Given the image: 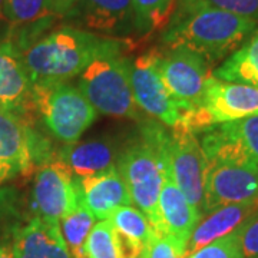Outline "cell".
I'll return each mask as SVG.
<instances>
[{"mask_svg":"<svg viewBox=\"0 0 258 258\" xmlns=\"http://www.w3.org/2000/svg\"><path fill=\"white\" fill-rule=\"evenodd\" d=\"M257 25L214 6L208 0H178L161 32V42L164 47H185L212 66L247 42Z\"/></svg>","mask_w":258,"mask_h":258,"instance_id":"6da1fadb","label":"cell"},{"mask_svg":"<svg viewBox=\"0 0 258 258\" xmlns=\"http://www.w3.org/2000/svg\"><path fill=\"white\" fill-rule=\"evenodd\" d=\"M126 42L63 25L30 43L22 50V57L32 83L68 82L93 60L122 55Z\"/></svg>","mask_w":258,"mask_h":258,"instance_id":"7a4b0ae2","label":"cell"},{"mask_svg":"<svg viewBox=\"0 0 258 258\" xmlns=\"http://www.w3.org/2000/svg\"><path fill=\"white\" fill-rule=\"evenodd\" d=\"M165 138L164 131L149 126L139 138L120 148L116 164L118 172L128 186L132 204L158 232H161L158 203L162 185Z\"/></svg>","mask_w":258,"mask_h":258,"instance_id":"3957f363","label":"cell"},{"mask_svg":"<svg viewBox=\"0 0 258 258\" xmlns=\"http://www.w3.org/2000/svg\"><path fill=\"white\" fill-rule=\"evenodd\" d=\"M78 88L95 111L112 118L138 119V105L131 83V60L108 56L93 60L79 75Z\"/></svg>","mask_w":258,"mask_h":258,"instance_id":"277c9868","label":"cell"},{"mask_svg":"<svg viewBox=\"0 0 258 258\" xmlns=\"http://www.w3.org/2000/svg\"><path fill=\"white\" fill-rule=\"evenodd\" d=\"M32 102L49 132L64 144L79 141L98 113L81 89L69 82L33 83Z\"/></svg>","mask_w":258,"mask_h":258,"instance_id":"5b68a950","label":"cell"},{"mask_svg":"<svg viewBox=\"0 0 258 258\" xmlns=\"http://www.w3.org/2000/svg\"><path fill=\"white\" fill-rule=\"evenodd\" d=\"M258 115V88L225 82L211 76L207 79L201 103L185 112L175 128L200 134L214 125Z\"/></svg>","mask_w":258,"mask_h":258,"instance_id":"8992f818","label":"cell"},{"mask_svg":"<svg viewBox=\"0 0 258 258\" xmlns=\"http://www.w3.org/2000/svg\"><path fill=\"white\" fill-rule=\"evenodd\" d=\"M210 68L201 56L185 47L159 49V74L181 115L200 106L211 76Z\"/></svg>","mask_w":258,"mask_h":258,"instance_id":"52a82bcc","label":"cell"},{"mask_svg":"<svg viewBox=\"0 0 258 258\" xmlns=\"http://www.w3.org/2000/svg\"><path fill=\"white\" fill-rule=\"evenodd\" d=\"M200 144L208 162L258 168V115L205 129Z\"/></svg>","mask_w":258,"mask_h":258,"instance_id":"ba28073f","label":"cell"},{"mask_svg":"<svg viewBox=\"0 0 258 258\" xmlns=\"http://www.w3.org/2000/svg\"><path fill=\"white\" fill-rule=\"evenodd\" d=\"M165 157L176 185L186 200L201 212L207 159L197 134L184 129H172L169 135L166 134Z\"/></svg>","mask_w":258,"mask_h":258,"instance_id":"9c48e42d","label":"cell"},{"mask_svg":"<svg viewBox=\"0 0 258 258\" xmlns=\"http://www.w3.org/2000/svg\"><path fill=\"white\" fill-rule=\"evenodd\" d=\"M79 198L78 179L60 159L37 169L32 191L35 217L59 224L60 218L78 205Z\"/></svg>","mask_w":258,"mask_h":258,"instance_id":"30bf717a","label":"cell"},{"mask_svg":"<svg viewBox=\"0 0 258 258\" xmlns=\"http://www.w3.org/2000/svg\"><path fill=\"white\" fill-rule=\"evenodd\" d=\"M131 83L138 108L166 126L175 128L181 112L159 74V49L154 47L131 62Z\"/></svg>","mask_w":258,"mask_h":258,"instance_id":"8fae6325","label":"cell"},{"mask_svg":"<svg viewBox=\"0 0 258 258\" xmlns=\"http://www.w3.org/2000/svg\"><path fill=\"white\" fill-rule=\"evenodd\" d=\"M258 201V168L224 162L207 164L203 215L231 204Z\"/></svg>","mask_w":258,"mask_h":258,"instance_id":"7c38bea8","label":"cell"},{"mask_svg":"<svg viewBox=\"0 0 258 258\" xmlns=\"http://www.w3.org/2000/svg\"><path fill=\"white\" fill-rule=\"evenodd\" d=\"M63 20L98 36L126 39L137 35L132 0H78Z\"/></svg>","mask_w":258,"mask_h":258,"instance_id":"4fadbf2b","label":"cell"},{"mask_svg":"<svg viewBox=\"0 0 258 258\" xmlns=\"http://www.w3.org/2000/svg\"><path fill=\"white\" fill-rule=\"evenodd\" d=\"M166 139V138H165ZM159 217H161V234L172 237L184 247L188 245L194 228L203 218L198 208L186 200L184 192L176 185L169 164L165 157L164 144V171L162 185L159 192Z\"/></svg>","mask_w":258,"mask_h":258,"instance_id":"5bb4252c","label":"cell"},{"mask_svg":"<svg viewBox=\"0 0 258 258\" xmlns=\"http://www.w3.org/2000/svg\"><path fill=\"white\" fill-rule=\"evenodd\" d=\"M32 89L22 50L9 37L0 39V106L25 118L33 109Z\"/></svg>","mask_w":258,"mask_h":258,"instance_id":"9a60e30c","label":"cell"},{"mask_svg":"<svg viewBox=\"0 0 258 258\" xmlns=\"http://www.w3.org/2000/svg\"><path fill=\"white\" fill-rule=\"evenodd\" d=\"M35 144V135L25 118L0 106V166L10 178L32 169Z\"/></svg>","mask_w":258,"mask_h":258,"instance_id":"2e32d148","label":"cell"},{"mask_svg":"<svg viewBox=\"0 0 258 258\" xmlns=\"http://www.w3.org/2000/svg\"><path fill=\"white\" fill-rule=\"evenodd\" d=\"M120 148L109 137L66 144L59 158L78 179L96 176L116 169Z\"/></svg>","mask_w":258,"mask_h":258,"instance_id":"e0dca14e","label":"cell"},{"mask_svg":"<svg viewBox=\"0 0 258 258\" xmlns=\"http://www.w3.org/2000/svg\"><path fill=\"white\" fill-rule=\"evenodd\" d=\"M13 258H72L56 222L32 217L13 231Z\"/></svg>","mask_w":258,"mask_h":258,"instance_id":"ac0fdd59","label":"cell"},{"mask_svg":"<svg viewBox=\"0 0 258 258\" xmlns=\"http://www.w3.org/2000/svg\"><path fill=\"white\" fill-rule=\"evenodd\" d=\"M78 184L83 204L98 221L108 220L112 212L119 207L132 205L128 186L118 169L102 175L78 179Z\"/></svg>","mask_w":258,"mask_h":258,"instance_id":"d6986e66","label":"cell"},{"mask_svg":"<svg viewBox=\"0 0 258 258\" xmlns=\"http://www.w3.org/2000/svg\"><path fill=\"white\" fill-rule=\"evenodd\" d=\"M257 211L258 201H252L225 205L207 215H203L189 237L186 245V255L240 228Z\"/></svg>","mask_w":258,"mask_h":258,"instance_id":"ffe728a7","label":"cell"},{"mask_svg":"<svg viewBox=\"0 0 258 258\" xmlns=\"http://www.w3.org/2000/svg\"><path fill=\"white\" fill-rule=\"evenodd\" d=\"M212 76L225 82L242 83L258 88V30L232 52L214 72Z\"/></svg>","mask_w":258,"mask_h":258,"instance_id":"44dd1931","label":"cell"},{"mask_svg":"<svg viewBox=\"0 0 258 258\" xmlns=\"http://www.w3.org/2000/svg\"><path fill=\"white\" fill-rule=\"evenodd\" d=\"M96 221L98 220L83 204L82 198H79V203L72 211L60 218V232L72 258H88L86 242Z\"/></svg>","mask_w":258,"mask_h":258,"instance_id":"7402d4cb","label":"cell"},{"mask_svg":"<svg viewBox=\"0 0 258 258\" xmlns=\"http://www.w3.org/2000/svg\"><path fill=\"white\" fill-rule=\"evenodd\" d=\"M2 20L20 32L39 26L50 28L56 18L49 13L46 0H5Z\"/></svg>","mask_w":258,"mask_h":258,"instance_id":"603a6c76","label":"cell"},{"mask_svg":"<svg viewBox=\"0 0 258 258\" xmlns=\"http://www.w3.org/2000/svg\"><path fill=\"white\" fill-rule=\"evenodd\" d=\"M178 0H132L137 35H149L165 28Z\"/></svg>","mask_w":258,"mask_h":258,"instance_id":"cb8c5ba5","label":"cell"},{"mask_svg":"<svg viewBox=\"0 0 258 258\" xmlns=\"http://www.w3.org/2000/svg\"><path fill=\"white\" fill-rule=\"evenodd\" d=\"M108 220L115 230L126 234L128 237L137 240L142 245L149 240V237L155 231L149 224L147 217L134 205H123L116 208L109 215Z\"/></svg>","mask_w":258,"mask_h":258,"instance_id":"d4e9b609","label":"cell"},{"mask_svg":"<svg viewBox=\"0 0 258 258\" xmlns=\"http://www.w3.org/2000/svg\"><path fill=\"white\" fill-rule=\"evenodd\" d=\"M88 258H115L113 225L109 220L96 221L86 242Z\"/></svg>","mask_w":258,"mask_h":258,"instance_id":"484cf974","label":"cell"},{"mask_svg":"<svg viewBox=\"0 0 258 258\" xmlns=\"http://www.w3.org/2000/svg\"><path fill=\"white\" fill-rule=\"evenodd\" d=\"M139 258H186V247L169 235L154 231L144 244Z\"/></svg>","mask_w":258,"mask_h":258,"instance_id":"4316f807","label":"cell"},{"mask_svg":"<svg viewBox=\"0 0 258 258\" xmlns=\"http://www.w3.org/2000/svg\"><path fill=\"white\" fill-rule=\"evenodd\" d=\"M186 258H244L238 228L222 238L212 241L203 248L194 251Z\"/></svg>","mask_w":258,"mask_h":258,"instance_id":"83f0119b","label":"cell"},{"mask_svg":"<svg viewBox=\"0 0 258 258\" xmlns=\"http://www.w3.org/2000/svg\"><path fill=\"white\" fill-rule=\"evenodd\" d=\"M244 258H258V211L238 228Z\"/></svg>","mask_w":258,"mask_h":258,"instance_id":"f1b7e54d","label":"cell"},{"mask_svg":"<svg viewBox=\"0 0 258 258\" xmlns=\"http://www.w3.org/2000/svg\"><path fill=\"white\" fill-rule=\"evenodd\" d=\"M214 6L258 23V0H208Z\"/></svg>","mask_w":258,"mask_h":258,"instance_id":"f546056e","label":"cell"},{"mask_svg":"<svg viewBox=\"0 0 258 258\" xmlns=\"http://www.w3.org/2000/svg\"><path fill=\"white\" fill-rule=\"evenodd\" d=\"M142 244L128 237L126 234L113 228V248L115 258H139L142 251Z\"/></svg>","mask_w":258,"mask_h":258,"instance_id":"4dcf8cb0","label":"cell"},{"mask_svg":"<svg viewBox=\"0 0 258 258\" xmlns=\"http://www.w3.org/2000/svg\"><path fill=\"white\" fill-rule=\"evenodd\" d=\"M46 2L49 13L56 19L66 18L78 3V0H46Z\"/></svg>","mask_w":258,"mask_h":258,"instance_id":"1f68e13d","label":"cell"},{"mask_svg":"<svg viewBox=\"0 0 258 258\" xmlns=\"http://www.w3.org/2000/svg\"><path fill=\"white\" fill-rule=\"evenodd\" d=\"M0 258H13L10 245H3V247H0Z\"/></svg>","mask_w":258,"mask_h":258,"instance_id":"d6a6232c","label":"cell"},{"mask_svg":"<svg viewBox=\"0 0 258 258\" xmlns=\"http://www.w3.org/2000/svg\"><path fill=\"white\" fill-rule=\"evenodd\" d=\"M10 178V175L6 172V169H3L2 166H0V184L2 182H5V181H8Z\"/></svg>","mask_w":258,"mask_h":258,"instance_id":"836d02e7","label":"cell"},{"mask_svg":"<svg viewBox=\"0 0 258 258\" xmlns=\"http://www.w3.org/2000/svg\"><path fill=\"white\" fill-rule=\"evenodd\" d=\"M3 3H5V0H0V20H2V9H3Z\"/></svg>","mask_w":258,"mask_h":258,"instance_id":"e575fe53","label":"cell"}]
</instances>
